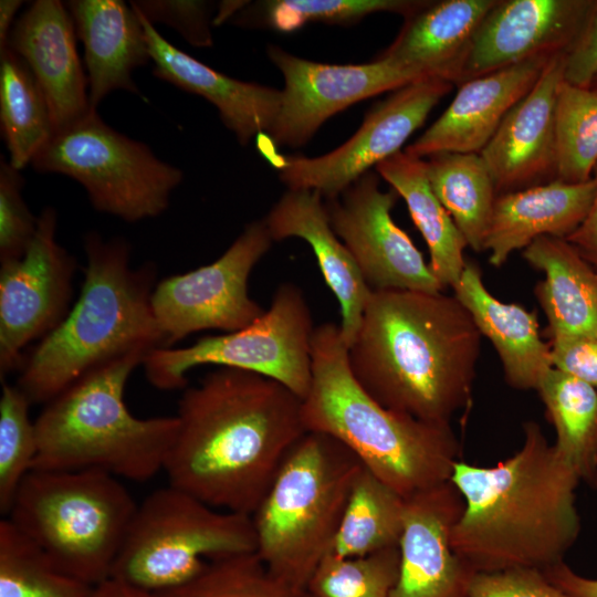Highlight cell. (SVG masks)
Returning a JSON list of instances; mask_svg holds the SVG:
<instances>
[{
  "mask_svg": "<svg viewBox=\"0 0 597 597\" xmlns=\"http://www.w3.org/2000/svg\"><path fill=\"white\" fill-rule=\"evenodd\" d=\"M176 417L164 468L169 485L250 516L307 432L300 397L274 379L228 367L185 388Z\"/></svg>",
  "mask_w": 597,
  "mask_h": 597,
  "instance_id": "1",
  "label": "cell"
},
{
  "mask_svg": "<svg viewBox=\"0 0 597 597\" xmlns=\"http://www.w3.org/2000/svg\"><path fill=\"white\" fill-rule=\"evenodd\" d=\"M481 336L455 295L373 291L347 358L384 407L450 425L471 400Z\"/></svg>",
  "mask_w": 597,
  "mask_h": 597,
  "instance_id": "2",
  "label": "cell"
},
{
  "mask_svg": "<svg viewBox=\"0 0 597 597\" xmlns=\"http://www.w3.org/2000/svg\"><path fill=\"white\" fill-rule=\"evenodd\" d=\"M524 441L493 467L458 461L451 481L464 510L451 530L452 549L478 574L544 570L564 561L580 532L576 472L534 421Z\"/></svg>",
  "mask_w": 597,
  "mask_h": 597,
  "instance_id": "3",
  "label": "cell"
},
{
  "mask_svg": "<svg viewBox=\"0 0 597 597\" xmlns=\"http://www.w3.org/2000/svg\"><path fill=\"white\" fill-rule=\"evenodd\" d=\"M87 264L80 295L63 321L29 354L17 386L46 404L88 371L133 353L165 348L151 307L154 262L130 263L124 238L84 237Z\"/></svg>",
  "mask_w": 597,
  "mask_h": 597,
  "instance_id": "4",
  "label": "cell"
},
{
  "mask_svg": "<svg viewBox=\"0 0 597 597\" xmlns=\"http://www.w3.org/2000/svg\"><path fill=\"white\" fill-rule=\"evenodd\" d=\"M339 326L315 327L312 383L302 400L306 431L328 434L402 498L451 480L461 446L451 425L388 409L354 377Z\"/></svg>",
  "mask_w": 597,
  "mask_h": 597,
  "instance_id": "5",
  "label": "cell"
},
{
  "mask_svg": "<svg viewBox=\"0 0 597 597\" xmlns=\"http://www.w3.org/2000/svg\"><path fill=\"white\" fill-rule=\"evenodd\" d=\"M147 354L133 353L95 368L45 404L35 419L32 470H102L144 482L164 470L178 419H142L125 401L126 383Z\"/></svg>",
  "mask_w": 597,
  "mask_h": 597,
  "instance_id": "6",
  "label": "cell"
},
{
  "mask_svg": "<svg viewBox=\"0 0 597 597\" xmlns=\"http://www.w3.org/2000/svg\"><path fill=\"white\" fill-rule=\"evenodd\" d=\"M363 467L350 450L325 433L307 431L293 446L251 516L255 552L276 576L306 588L332 552Z\"/></svg>",
  "mask_w": 597,
  "mask_h": 597,
  "instance_id": "7",
  "label": "cell"
},
{
  "mask_svg": "<svg viewBox=\"0 0 597 597\" xmlns=\"http://www.w3.org/2000/svg\"><path fill=\"white\" fill-rule=\"evenodd\" d=\"M102 470H31L7 519L64 573L92 586L111 578L137 509Z\"/></svg>",
  "mask_w": 597,
  "mask_h": 597,
  "instance_id": "8",
  "label": "cell"
},
{
  "mask_svg": "<svg viewBox=\"0 0 597 597\" xmlns=\"http://www.w3.org/2000/svg\"><path fill=\"white\" fill-rule=\"evenodd\" d=\"M255 551L250 515L168 485L137 505L111 578L160 594L195 579L209 561Z\"/></svg>",
  "mask_w": 597,
  "mask_h": 597,
  "instance_id": "9",
  "label": "cell"
},
{
  "mask_svg": "<svg viewBox=\"0 0 597 597\" xmlns=\"http://www.w3.org/2000/svg\"><path fill=\"white\" fill-rule=\"evenodd\" d=\"M31 164L73 178L96 210L127 222L161 214L182 180L179 168L108 126L96 108L57 129Z\"/></svg>",
  "mask_w": 597,
  "mask_h": 597,
  "instance_id": "10",
  "label": "cell"
},
{
  "mask_svg": "<svg viewBox=\"0 0 597 597\" xmlns=\"http://www.w3.org/2000/svg\"><path fill=\"white\" fill-rule=\"evenodd\" d=\"M314 331L302 290L285 282L270 307L248 326L203 336L187 347L154 349L143 366L148 381L161 390L186 388L189 370L214 365L274 379L303 400L312 383Z\"/></svg>",
  "mask_w": 597,
  "mask_h": 597,
  "instance_id": "11",
  "label": "cell"
},
{
  "mask_svg": "<svg viewBox=\"0 0 597 597\" xmlns=\"http://www.w3.org/2000/svg\"><path fill=\"white\" fill-rule=\"evenodd\" d=\"M272 241L264 219L253 221L212 263L157 282L151 307L165 348L196 332L241 329L262 315L248 281Z\"/></svg>",
  "mask_w": 597,
  "mask_h": 597,
  "instance_id": "12",
  "label": "cell"
},
{
  "mask_svg": "<svg viewBox=\"0 0 597 597\" xmlns=\"http://www.w3.org/2000/svg\"><path fill=\"white\" fill-rule=\"evenodd\" d=\"M57 214L46 207L25 253L0 263V379L20 369L23 349L66 316L76 260L55 239Z\"/></svg>",
  "mask_w": 597,
  "mask_h": 597,
  "instance_id": "13",
  "label": "cell"
},
{
  "mask_svg": "<svg viewBox=\"0 0 597 597\" xmlns=\"http://www.w3.org/2000/svg\"><path fill=\"white\" fill-rule=\"evenodd\" d=\"M452 85L428 77L395 91L367 114L355 135L333 151L315 158H281L280 179L289 189L315 190L325 199L339 196L371 166L400 151Z\"/></svg>",
  "mask_w": 597,
  "mask_h": 597,
  "instance_id": "14",
  "label": "cell"
},
{
  "mask_svg": "<svg viewBox=\"0 0 597 597\" xmlns=\"http://www.w3.org/2000/svg\"><path fill=\"white\" fill-rule=\"evenodd\" d=\"M397 198L394 189L383 191L378 177L368 171L326 199L325 207L334 232L373 291L442 292L444 285L391 217Z\"/></svg>",
  "mask_w": 597,
  "mask_h": 597,
  "instance_id": "15",
  "label": "cell"
},
{
  "mask_svg": "<svg viewBox=\"0 0 597 597\" xmlns=\"http://www.w3.org/2000/svg\"><path fill=\"white\" fill-rule=\"evenodd\" d=\"M270 60L284 77L281 105L269 132L280 145H304L331 116L383 92L397 91L422 80L379 56L366 64L312 62L270 45Z\"/></svg>",
  "mask_w": 597,
  "mask_h": 597,
  "instance_id": "16",
  "label": "cell"
},
{
  "mask_svg": "<svg viewBox=\"0 0 597 597\" xmlns=\"http://www.w3.org/2000/svg\"><path fill=\"white\" fill-rule=\"evenodd\" d=\"M591 3L593 0H496L479 24L454 84L566 52Z\"/></svg>",
  "mask_w": 597,
  "mask_h": 597,
  "instance_id": "17",
  "label": "cell"
},
{
  "mask_svg": "<svg viewBox=\"0 0 597 597\" xmlns=\"http://www.w3.org/2000/svg\"><path fill=\"white\" fill-rule=\"evenodd\" d=\"M463 510L451 480L406 499L399 574L390 597H469L478 573L450 543Z\"/></svg>",
  "mask_w": 597,
  "mask_h": 597,
  "instance_id": "18",
  "label": "cell"
},
{
  "mask_svg": "<svg viewBox=\"0 0 597 597\" xmlns=\"http://www.w3.org/2000/svg\"><path fill=\"white\" fill-rule=\"evenodd\" d=\"M565 53L552 56L538 80L505 115L480 153L496 195L555 179V108L564 80Z\"/></svg>",
  "mask_w": 597,
  "mask_h": 597,
  "instance_id": "19",
  "label": "cell"
},
{
  "mask_svg": "<svg viewBox=\"0 0 597 597\" xmlns=\"http://www.w3.org/2000/svg\"><path fill=\"white\" fill-rule=\"evenodd\" d=\"M8 48L25 62L41 87L55 132L92 108L74 22L61 1L36 0L30 4L15 21Z\"/></svg>",
  "mask_w": 597,
  "mask_h": 597,
  "instance_id": "20",
  "label": "cell"
},
{
  "mask_svg": "<svg viewBox=\"0 0 597 597\" xmlns=\"http://www.w3.org/2000/svg\"><path fill=\"white\" fill-rule=\"evenodd\" d=\"M551 57H535L460 84L442 115L405 153L421 159L442 153L480 154Z\"/></svg>",
  "mask_w": 597,
  "mask_h": 597,
  "instance_id": "21",
  "label": "cell"
},
{
  "mask_svg": "<svg viewBox=\"0 0 597 597\" xmlns=\"http://www.w3.org/2000/svg\"><path fill=\"white\" fill-rule=\"evenodd\" d=\"M273 240L300 238L312 248L321 273L341 308V335L354 342L373 290L353 255L334 232L324 197L315 190L289 189L264 218Z\"/></svg>",
  "mask_w": 597,
  "mask_h": 597,
  "instance_id": "22",
  "label": "cell"
},
{
  "mask_svg": "<svg viewBox=\"0 0 597 597\" xmlns=\"http://www.w3.org/2000/svg\"><path fill=\"white\" fill-rule=\"evenodd\" d=\"M137 13L144 25L155 76L213 104L241 145H247L255 135L269 134L280 109L281 91L239 81L211 69L169 43L153 23Z\"/></svg>",
  "mask_w": 597,
  "mask_h": 597,
  "instance_id": "23",
  "label": "cell"
},
{
  "mask_svg": "<svg viewBox=\"0 0 597 597\" xmlns=\"http://www.w3.org/2000/svg\"><path fill=\"white\" fill-rule=\"evenodd\" d=\"M596 193L591 178L580 184L553 179L499 195L494 201L483 251L494 266L540 237L566 239L585 220Z\"/></svg>",
  "mask_w": 597,
  "mask_h": 597,
  "instance_id": "24",
  "label": "cell"
},
{
  "mask_svg": "<svg viewBox=\"0 0 597 597\" xmlns=\"http://www.w3.org/2000/svg\"><path fill=\"white\" fill-rule=\"evenodd\" d=\"M65 6L84 45L91 107L115 90L144 98L132 73L151 59L137 11L122 0H71Z\"/></svg>",
  "mask_w": 597,
  "mask_h": 597,
  "instance_id": "25",
  "label": "cell"
},
{
  "mask_svg": "<svg viewBox=\"0 0 597 597\" xmlns=\"http://www.w3.org/2000/svg\"><path fill=\"white\" fill-rule=\"evenodd\" d=\"M496 0L423 1L380 55L422 78L455 83L473 35Z\"/></svg>",
  "mask_w": 597,
  "mask_h": 597,
  "instance_id": "26",
  "label": "cell"
},
{
  "mask_svg": "<svg viewBox=\"0 0 597 597\" xmlns=\"http://www.w3.org/2000/svg\"><path fill=\"white\" fill-rule=\"evenodd\" d=\"M453 291L481 335L496 349L506 383L515 389L536 390L554 366L549 343L541 338L535 312L494 297L483 284L480 268L472 261H467Z\"/></svg>",
  "mask_w": 597,
  "mask_h": 597,
  "instance_id": "27",
  "label": "cell"
},
{
  "mask_svg": "<svg viewBox=\"0 0 597 597\" xmlns=\"http://www.w3.org/2000/svg\"><path fill=\"white\" fill-rule=\"evenodd\" d=\"M544 273L535 295L547 318L549 341L597 336V271L565 239L540 237L523 251Z\"/></svg>",
  "mask_w": 597,
  "mask_h": 597,
  "instance_id": "28",
  "label": "cell"
},
{
  "mask_svg": "<svg viewBox=\"0 0 597 597\" xmlns=\"http://www.w3.org/2000/svg\"><path fill=\"white\" fill-rule=\"evenodd\" d=\"M378 174L407 203L430 253V268L444 287L459 282L468 247L453 219L433 193L423 159L398 151L376 166Z\"/></svg>",
  "mask_w": 597,
  "mask_h": 597,
  "instance_id": "29",
  "label": "cell"
},
{
  "mask_svg": "<svg viewBox=\"0 0 597 597\" xmlns=\"http://www.w3.org/2000/svg\"><path fill=\"white\" fill-rule=\"evenodd\" d=\"M554 426L557 454L591 489H597V389L556 367L537 389Z\"/></svg>",
  "mask_w": 597,
  "mask_h": 597,
  "instance_id": "30",
  "label": "cell"
},
{
  "mask_svg": "<svg viewBox=\"0 0 597 597\" xmlns=\"http://www.w3.org/2000/svg\"><path fill=\"white\" fill-rule=\"evenodd\" d=\"M426 171L436 197L449 212L468 247L483 251L498 197L480 154L442 153L428 157Z\"/></svg>",
  "mask_w": 597,
  "mask_h": 597,
  "instance_id": "31",
  "label": "cell"
},
{
  "mask_svg": "<svg viewBox=\"0 0 597 597\" xmlns=\"http://www.w3.org/2000/svg\"><path fill=\"white\" fill-rule=\"evenodd\" d=\"M405 509L406 499L363 467L353 482L331 553L356 557L399 546Z\"/></svg>",
  "mask_w": 597,
  "mask_h": 597,
  "instance_id": "32",
  "label": "cell"
},
{
  "mask_svg": "<svg viewBox=\"0 0 597 597\" xmlns=\"http://www.w3.org/2000/svg\"><path fill=\"white\" fill-rule=\"evenodd\" d=\"M0 123L9 163L18 170L31 164L55 133L41 87L9 48L0 52Z\"/></svg>",
  "mask_w": 597,
  "mask_h": 597,
  "instance_id": "33",
  "label": "cell"
},
{
  "mask_svg": "<svg viewBox=\"0 0 597 597\" xmlns=\"http://www.w3.org/2000/svg\"><path fill=\"white\" fill-rule=\"evenodd\" d=\"M93 591L56 567L7 517L0 521V597H92Z\"/></svg>",
  "mask_w": 597,
  "mask_h": 597,
  "instance_id": "34",
  "label": "cell"
},
{
  "mask_svg": "<svg viewBox=\"0 0 597 597\" xmlns=\"http://www.w3.org/2000/svg\"><path fill=\"white\" fill-rule=\"evenodd\" d=\"M597 165V88L563 80L555 108V179L580 184Z\"/></svg>",
  "mask_w": 597,
  "mask_h": 597,
  "instance_id": "35",
  "label": "cell"
},
{
  "mask_svg": "<svg viewBox=\"0 0 597 597\" xmlns=\"http://www.w3.org/2000/svg\"><path fill=\"white\" fill-rule=\"evenodd\" d=\"M158 597H312L276 576L256 552L209 561L191 582Z\"/></svg>",
  "mask_w": 597,
  "mask_h": 597,
  "instance_id": "36",
  "label": "cell"
},
{
  "mask_svg": "<svg viewBox=\"0 0 597 597\" xmlns=\"http://www.w3.org/2000/svg\"><path fill=\"white\" fill-rule=\"evenodd\" d=\"M399 546L365 556L327 554L310 578L312 597H390L399 574Z\"/></svg>",
  "mask_w": 597,
  "mask_h": 597,
  "instance_id": "37",
  "label": "cell"
},
{
  "mask_svg": "<svg viewBox=\"0 0 597 597\" xmlns=\"http://www.w3.org/2000/svg\"><path fill=\"white\" fill-rule=\"evenodd\" d=\"M0 398V512L8 515L20 484L32 470L38 443L32 405L17 386L1 381Z\"/></svg>",
  "mask_w": 597,
  "mask_h": 597,
  "instance_id": "38",
  "label": "cell"
},
{
  "mask_svg": "<svg viewBox=\"0 0 597 597\" xmlns=\"http://www.w3.org/2000/svg\"><path fill=\"white\" fill-rule=\"evenodd\" d=\"M423 1L406 0H274L260 3L264 21L279 32H293L306 23L352 24L378 11L405 17Z\"/></svg>",
  "mask_w": 597,
  "mask_h": 597,
  "instance_id": "39",
  "label": "cell"
},
{
  "mask_svg": "<svg viewBox=\"0 0 597 597\" xmlns=\"http://www.w3.org/2000/svg\"><path fill=\"white\" fill-rule=\"evenodd\" d=\"M20 170L1 158L0 164V263L20 259L33 240L38 217L22 197Z\"/></svg>",
  "mask_w": 597,
  "mask_h": 597,
  "instance_id": "40",
  "label": "cell"
},
{
  "mask_svg": "<svg viewBox=\"0 0 597 597\" xmlns=\"http://www.w3.org/2000/svg\"><path fill=\"white\" fill-rule=\"evenodd\" d=\"M130 4L150 23L160 22L174 28L195 46H210L212 43L209 6L205 1L137 0Z\"/></svg>",
  "mask_w": 597,
  "mask_h": 597,
  "instance_id": "41",
  "label": "cell"
},
{
  "mask_svg": "<svg viewBox=\"0 0 597 597\" xmlns=\"http://www.w3.org/2000/svg\"><path fill=\"white\" fill-rule=\"evenodd\" d=\"M469 597H568L535 568H512L479 573L472 580Z\"/></svg>",
  "mask_w": 597,
  "mask_h": 597,
  "instance_id": "42",
  "label": "cell"
},
{
  "mask_svg": "<svg viewBox=\"0 0 597 597\" xmlns=\"http://www.w3.org/2000/svg\"><path fill=\"white\" fill-rule=\"evenodd\" d=\"M597 77V0L588 10L582 28L565 53L564 80L590 87Z\"/></svg>",
  "mask_w": 597,
  "mask_h": 597,
  "instance_id": "43",
  "label": "cell"
},
{
  "mask_svg": "<svg viewBox=\"0 0 597 597\" xmlns=\"http://www.w3.org/2000/svg\"><path fill=\"white\" fill-rule=\"evenodd\" d=\"M553 366L597 389V336L549 341Z\"/></svg>",
  "mask_w": 597,
  "mask_h": 597,
  "instance_id": "44",
  "label": "cell"
},
{
  "mask_svg": "<svg viewBox=\"0 0 597 597\" xmlns=\"http://www.w3.org/2000/svg\"><path fill=\"white\" fill-rule=\"evenodd\" d=\"M542 572L568 597H597V579L579 575L565 561Z\"/></svg>",
  "mask_w": 597,
  "mask_h": 597,
  "instance_id": "45",
  "label": "cell"
},
{
  "mask_svg": "<svg viewBox=\"0 0 597 597\" xmlns=\"http://www.w3.org/2000/svg\"><path fill=\"white\" fill-rule=\"evenodd\" d=\"M596 181V193L589 212L583 223L565 240L568 241L579 254L597 269V165L593 172Z\"/></svg>",
  "mask_w": 597,
  "mask_h": 597,
  "instance_id": "46",
  "label": "cell"
},
{
  "mask_svg": "<svg viewBox=\"0 0 597 597\" xmlns=\"http://www.w3.org/2000/svg\"><path fill=\"white\" fill-rule=\"evenodd\" d=\"M92 597H158L156 594L145 591L119 580L108 578L94 587Z\"/></svg>",
  "mask_w": 597,
  "mask_h": 597,
  "instance_id": "47",
  "label": "cell"
},
{
  "mask_svg": "<svg viewBox=\"0 0 597 597\" xmlns=\"http://www.w3.org/2000/svg\"><path fill=\"white\" fill-rule=\"evenodd\" d=\"M21 0H1L0 1V52L8 48L12 25H14V17L22 6Z\"/></svg>",
  "mask_w": 597,
  "mask_h": 597,
  "instance_id": "48",
  "label": "cell"
},
{
  "mask_svg": "<svg viewBox=\"0 0 597 597\" xmlns=\"http://www.w3.org/2000/svg\"><path fill=\"white\" fill-rule=\"evenodd\" d=\"M244 2L227 1L220 6V10L213 20L214 24L223 22L228 17L234 13Z\"/></svg>",
  "mask_w": 597,
  "mask_h": 597,
  "instance_id": "49",
  "label": "cell"
},
{
  "mask_svg": "<svg viewBox=\"0 0 597 597\" xmlns=\"http://www.w3.org/2000/svg\"><path fill=\"white\" fill-rule=\"evenodd\" d=\"M590 87L597 88V77L591 83Z\"/></svg>",
  "mask_w": 597,
  "mask_h": 597,
  "instance_id": "50",
  "label": "cell"
}]
</instances>
